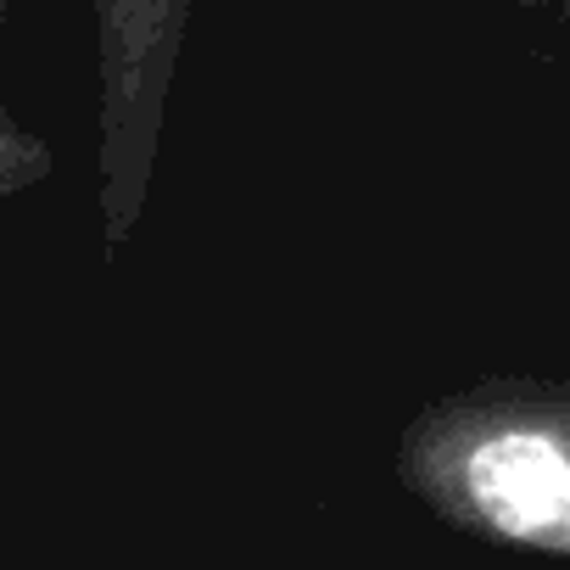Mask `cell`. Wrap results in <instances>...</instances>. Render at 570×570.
Masks as SVG:
<instances>
[{
	"label": "cell",
	"instance_id": "obj_1",
	"mask_svg": "<svg viewBox=\"0 0 570 570\" xmlns=\"http://www.w3.org/2000/svg\"><path fill=\"white\" fill-rule=\"evenodd\" d=\"M397 481L442 525L570 564V381H481L397 436Z\"/></svg>",
	"mask_w": 570,
	"mask_h": 570
},
{
	"label": "cell",
	"instance_id": "obj_2",
	"mask_svg": "<svg viewBox=\"0 0 570 570\" xmlns=\"http://www.w3.org/2000/svg\"><path fill=\"white\" fill-rule=\"evenodd\" d=\"M85 7L96 57V218L101 252L118 263L151 202L196 0H85Z\"/></svg>",
	"mask_w": 570,
	"mask_h": 570
},
{
	"label": "cell",
	"instance_id": "obj_3",
	"mask_svg": "<svg viewBox=\"0 0 570 570\" xmlns=\"http://www.w3.org/2000/svg\"><path fill=\"white\" fill-rule=\"evenodd\" d=\"M7 18H12V0H0V202L35 190L57 168L51 146L12 112V96H7Z\"/></svg>",
	"mask_w": 570,
	"mask_h": 570
}]
</instances>
